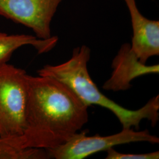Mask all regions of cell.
<instances>
[{
    "mask_svg": "<svg viewBox=\"0 0 159 159\" xmlns=\"http://www.w3.org/2000/svg\"><path fill=\"white\" fill-rule=\"evenodd\" d=\"M137 142L157 144L159 138L151 134L148 130L123 129L118 133L106 136H89L84 130L75 133L63 144L46 150L50 159H83L117 145Z\"/></svg>",
    "mask_w": 159,
    "mask_h": 159,
    "instance_id": "4",
    "label": "cell"
},
{
    "mask_svg": "<svg viewBox=\"0 0 159 159\" xmlns=\"http://www.w3.org/2000/svg\"><path fill=\"white\" fill-rule=\"evenodd\" d=\"M58 40L56 36L43 40L31 35L8 34L0 31V65L8 63L14 51L23 46H33L39 54H43L53 49Z\"/></svg>",
    "mask_w": 159,
    "mask_h": 159,
    "instance_id": "8",
    "label": "cell"
},
{
    "mask_svg": "<svg viewBox=\"0 0 159 159\" xmlns=\"http://www.w3.org/2000/svg\"><path fill=\"white\" fill-rule=\"evenodd\" d=\"M111 77L102 85L107 91H125L131 87V82L144 75L158 74L159 64L147 66L141 63L129 43L121 46L117 54L114 58Z\"/></svg>",
    "mask_w": 159,
    "mask_h": 159,
    "instance_id": "6",
    "label": "cell"
},
{
    "mask_svg": "<svg viewBox=\"0 0 159 159\" xmlns=\"http://www.w3.org/2000/svg\"><path fill=\"white\" fill-rule=\"evenodd\" d=\"M27 82L24 130L18 137L21 148H56L88 122L89 107L67 84L39 75L27 74Z\"/></svg>",
    "mask_w": 159,
    "mask_h": 159,
    "instance_id": "1",
    "label": "cell"
},
{
    "mask_svg": "<svg viewBox=\"0 0 159 159\" xmlns=\"http://www.w3.org/2000/svg\"><path fill=\"white\" fill-rule=\"evenodd\" d=\"M63 0H0V16L33 30L43 40L51 38V21Z\"/></svg>",
    "mask_w": 159,
    "mask_h": 159,
    "instance_id": "5",
    "label": "cell"
},
{
    "mask_svg": "<svg viewBox=\"0 0 159 159\" xmlns=\"http://www.w3.org/2000/svg\"><path fill=\"white\" fill-rule=\"evenodd\" d=\"M50 159L46 150L22 148L18 137H4L0 135V159Z\"/></svg>",
    "mask_w": 159,
    "mask_h": 159,
    "instance_id": "9",
    "label": "cell"
},
{
    "mask_svg": "<svg viewBox=\"0 0 159 159\" xmlns=\"http://www.w3.org/2000/svg\"><path fill=\"white\" fill-rule=\"evenodd\" d=\"M106 159H159V152H154L148 153L126 154L118 152L113 148H110L107 151Z\"/></svg>",
    "mask_w": 159,
    "mask_h": 159,
    "instance_id": "10",
    "label": "cell"
},
{
    "mask_svg": "<svg viewBox=\"0 0 159 159\" xmlns=\"http://www.w3.org/2000/svg\"><path fill=\"white\" fill-rule=\"evenodd\" d=\"M130 12L133 30L131 48L144 64L150 57L159 55V21L144 17L136 0H125Z\"/></svg>",
    "mask_w": 159,
    "mask_h": 159,
    "instance_id": "7",
    "label": "cell"
},
{
    "mask_svg": "<svg viewBox=\"0 0 159 159\" xmlns=\"http://www.w3.org/2000/svg\"><path fill=\"white\" fill-rule=\"evenodd\" d=\"M90 56L89 47L83 45L76 47L67 61L58 65H46L37 71V74L67 84L88 107L94 104L108 109L116 116L123 129L138 130L144 119L149 120L152 126L156 125L159 119V95L138 110L122 107L103 94L91 79L87 67Z\"/></svg>",
    "mask_w": 159,
    "mask_h": 159,
    "instance_id": "2",
    "label": "cell"
},
{
    "mask_svg": "<svg viewBox=\"0 0 159 159\" xmlns=\"http://www.w3.org/2000/svg\"><path fill=\"white\" fill-rule=\"evenodd\" d=\"M26 71L8 63L0 65V135H23L27 102Z\"/></svg>",
    "mask_w": 159,
    "mask_h": 159,
    "instance_id": "3",
    "label": "cell"
}]
</instances>
